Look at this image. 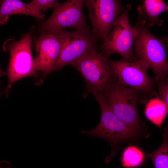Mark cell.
Wrapping results in <instances>:
<instances>
[{"label":"cell","instance_id":"cell-11","mask_svg":"<svg viewBox=\"0 0 168 168\" xmlns=\"http://www.w3.org/2000/svg\"><path fill=\"white\" fill-rule=\"evenodd\" d=\"M33 46L36 52L34 59L35 68L44 78L54 70L55 64L62 46L59 30L53 32H42L33 38Z\"/></svg>","mask_w":168,"mask_h":168},{"label":"cell","instance_id":"cell-19","mask_svg":"<svg viewBox=\"0 0 168 168\" xmlns=\"http://www.w3.org/2000/svg\"><path fill=\"white\" fill-rule=\"evenodd\" d=\"M11 165L9 162L6 161H0V168H10Z\"/></svg>","mask_w":168,"mask_h":168},{"label":"cell","instance_id":"cell-21","mask_svg":"<svg viewBox=\"0 0 168 168\" xmlns=\"http://www.w3.org/2000/svg\"></svg>","mask_w":168,"mask_h":168},{"label":"cell","instance_id":"cell-5","mask_svg":"<svg viewBox=\"0 0 168 168\" xmlns=\"http://www.w3.org/2000/svg\"><path fill=\"white\" fill-rule=\"evenodd\" d=\"M138 33L134 40L135 56L145 63L155 74L154 78L167 77L168 64L166 54V38L153 35L146 25L138 21Z\"/></svg>","mask_w":168,"mask_h":168},{"label":"cell","instance_id":"cell-7","mask_svg":"<svg viewBox=\"0 0 168 168\" xmlns=\"http://www.w3.org/2000/svg\"><path fill=\"white\" fill-rule=\"evenodd\" d=\"M62 39V46L54 70L71 65L86 53L96 50L98 40L90 29L70 31L59 30Z\"/></svg>","mask_w":168,"mask_h":168},{"label":"cell","instance_id":"cell-4","mask_svg":"<svg viewBox=\"0 0 168 168\" xmlns=\"http://www.w3.org/2000/svg\"><path fill=\"white\" fill-rule=\"evenodd\" d=\"M110 55L96 50L88 52L71 64L81 74L89 92L94 95L102 93L116 81L110 65Z\"/></svg>","mask_w":168,"mask_h":168},{"label":"cell","instance_id":"cell-17","mask_svg":"<svg viewBox=\"0 0 168 168\" xmlns=\"http://www.w3.org/2000/svg\"><path fill=\"white\" fill-rule=\"evenodd\" d=\"M158 85L159 97L161 99L168 107V79L166 78L162 79H155Z\"/></svg>","mask_w":168,"mask_h":168},{"label":"cell","instance_id":"cell-12","mask_svg":"<svg viewBox=\"0 0 168 168\" xmlns=\"http://www.w3.org/2000/svg\"><path fill=\"white\" fill-rule=\"evenodd\" d=\"M17 14L31 15L40 19L44 18V14L30 3H26L20 0H0V26L7 22L10 15Z\"/></svg>","mask_w":168,"mask_h":168},{"label":"cell","instance_id":"cell-6","mask_svg":"<svg viewBox=\"0 0 168 168\" xmlns=\"http://www.w3.org/2000/svg\"><path fill=\"white\" fill-rule=\"evenodd\" d=\"M131 6L127 5L125 9L115 21L112 31L103 40L100 46L102 52L110 55L117 53L122 59L129 61L138 58L132 52V45L138 31L136 26L132 27L128 18Z\"/></svg>","mask_w":168,"mask_h":168},{"label":"cell","instance_id":"cell-1","mask_svg":"<svg viewBox=\"0 0 168 168\" xmlns=\"http://www.w3.org/2000/svg\"><path fill=\"white\" fill-rule=\"evenodd\" d=\"M94 96L101 109L100 121L94 128L82 130L81 133L91 137L100 138L109 143L111 151L105 160V162L108 163L115 156L121 144L136 142L142 134V130L130 126L116 115L102 93H98Z\"/></svg>","mask_w":168,"mask_h":168},{"label":"cell","instance_id":"cell-10","mask_svg":"<svg viewBox=\"0 0 168 168\" xmlns=\"http://www.w3.org/2000/svg\"><path fill=\"white\" fill-rule=\"evenodd\" d=\"M88 10L91 33L98 40L105 39L118 16L125 9L121 0H84Z\"/></svg>","mask_w":168,"mask_h":168},{"label":"cell","instance_id":"cell-9","mask_svg":"<svg viewBox=\"0 0 168 168\" xmlns=\"http://www.w3.org/2000/svg\"><path fill=\"white\" fill-rule=\"evenodd\" d=\"M84 4V0H68L62 3L57 0L51 16L40 25L41 32L67 27L75 30L89 29L83 13Z\"/></svg>","mask_w":168,"mask_h":168},{"label":"cell","instance_id":"cell-8","mask_svg":"<svg viewBox=\"0 0 168 168\" xmlns=\"http://www.w3.org/2000/svg\"><path fill=\"white\" fill-rule=\"evenodd\" d=\"M110 64L119 83L152 96L156 95L155 80L148 75L147 71L149 67L142 60L138 59L131 62L122 58L118 61L110 60Z\"/></svg>","mask_w":168,"mask_h":168},{"label":"cell","instance_id":"cell-20","mask_svg":"<svg viewBox=\"0 0 168 168\" xmlns=\"http://www.w3.org/2000/svg\"><path fill=\"white\" fill-rule=\"evenodd\" d=\"M7 74V72H5L0 68V78L2 76Z\"/></svg>","mask_w":168,"mask_h":168},{"label":"cell","instance_id":"cell-14","mask_svg":"<svg viewBox=\"0 0 168 168\" xmlns=\"http://www.w3.org/2000/svg\"><path fill=\"white\" fill-rule=\"evenodd\" d=\"M168 112V107L158 97L150 99L144 110L147 118L160 128Z\"/></svg>","mask_w":168,"mask_h":168},{"label":"cell","instance_id":"cell-16","mask_svg":"<svg viewBox=\"0 0 168 168\" xmlns=\"http://www.w3.org/2000/svg\"><path fill=\"white\" fill-rule=\"evenodd\" d=\"M143 152L135 146H130L124 151L121 156L122 165L125 167H137L141 165L145 159Z\"/></svg>","mask_w":168,"mask_h":168},{"label":"cell","instance_id":"cell-13","mask_svg":"<svg viewBox=\"0 0 168 168\" xmlns=\"http://www.w3.org/2000/svg\"><path fill=\"white\" fill-rule=\"evenodd\" d=\"M168 9V6L163 0H144L137 8L139 14L138 21L148 27L156 24L160 26L163 21L158 16L162 12H167Z\"/></svg>","mask_w":168,"mask_h":168},{"label":"cell","instance_id":"cell-2","mask_svg":"<svg viewBox=\"0 0 168 168\" xmlns=\"http://www.w3.org/2000/svg\"><path fill=\"white\" fill-rule=\"evenodd\" d=\"M34 29L35 27L33 26L20 40L9 39L3 44V50L9 52L10 54L7 72L8 83L4 91L6 97L8 96L12 84L21 78L33 77L37 85L41 84L43 82L40 74L35 68L31 50L32 37Z\"/></svg>","mask_w":168,"mask_h":168},{"label":"cell","instance_id":"cell-3","mask_svg":"<svg viewBox=\"0 0 168 168\" xmlns=\"http://www.w3.org/2000/svg\"><path fill=\"white\" fill-rule=\"evenodd\" d=\"M102 93L116 115L130 126L142 130L145 124L140 117L138 105L146 103L151 95L125 86L117 81Z\"/></svg>","mask_w":168,"mask_h":168},{"label":"cell","instance_id":"cell-15","mask_svg":"<svg viewBox=\"0 0 168 168\" xmlns=\"http://www.w3.org/2000/svg\"><path fill=\"white\" fill-rule=\"evenodd\" d=\"M168 128L164 129L163 141L161 145L156 150L149 153L147 155L152 161L156 168L168 167Z\"/></svg>","mask_w":168,"mask_h":168},{"label":"cell","instance_id":"cell-18","mask_svg":"<svg viewBox=\"0 0 168 168\" xmlns=\"http://www.w3.org/2000/svg\"><path fill=\"white\" fill-rule=\"evenodd\" d=\"M57 0H32L30 3L37 10L45 12L53 8Z\"/></svg>","mask_w":168,"mask_h":168}]
</instances>
